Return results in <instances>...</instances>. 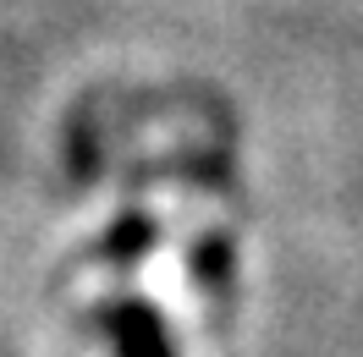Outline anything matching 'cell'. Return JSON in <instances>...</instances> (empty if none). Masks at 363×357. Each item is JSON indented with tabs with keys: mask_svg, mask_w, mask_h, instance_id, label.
<instances>
[{
	"mask_svg": "<svg viewBox=\"0 0 363 357\" xmlns=\"http://www.w3.org/2000/svg\"><path fill=\"white\" fill-rule=\"evenodd\" d=\"M99 319H105V335H111L116 357H171V341H165L160 313L149 302H116Z\"/></svg>",
	"mask_w": 363,
	"mask_h": 357,
	"instance_id": "obj_1",
	"label": "cell"
}]
</instances>
